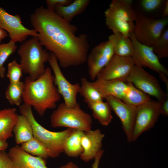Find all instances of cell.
Instances as JSON below:
<instances>
[{"label": "cell", "instance_id": "1", "mask_svg": "<svg viewBox=\"0 0 168 168\" xmlns=\"http://www.w3.org/2000/svg\"><path fill=\"white\" fill-rule=\"evenodd\" d=\"M30 21L41 44L54 54L61 67L77 66L86 62L90 47L88 37L84 33L77 35L76 26L43 6L31 14Z\"/></svg>", "mask_w": 168, "mask_h": 168}, {"label": "cell", "instance_id": "2", "mask_svg": "<svg viewBox=\"0 0 168 168\" xmlns=\"http://www.w3.org/2000/svg\"><path fill=\"white\" fill-rule=\"evenodd\" d=\"M24 82V103L33 107L40 116H43L48 110L56 108L61 96L54 84L50 68H46L37 79L32 80L28 77Z\"/></svg>", "mask_w": 168, "mask_h": 168}, {"label": "cell", "instance_id": "3", "mask_svg": "<svg viewBox=\"0 0 168 168\" xmlns=\"http://www.w3.org/2000/svg\"><path fill=\"white\" fill-rule=\"evenodd\" d=\"M18 54L23 72L32 80L41 77L45 72V64L48 62L50 53L44 49L37 37H32L20 46Z\"/></svg>", "mask_w": 168, "mask_h": 168}, {"label": "cell", "instance_id": "4", "mask_svg": "<svg viewBox=\"0 0 168 168\" xmlns=\"http://www.w3.org/2000/svg\"><path fill=\"white\" fill-rule=\"evenodd\" d=\"M19 110L21 114L26 117L30 123L34 137L41 142L47 149L49 157L56 158L63 152L65 141L73 129L67 128L59 132L49 131L36 120L30 105L24 103L19 106Z\"/></svg>", "mask_w": 168, "mask_h": 168}, {"label": "cell", "instance_id": "5", "mask_svg": "<svg viewBox=\"0 0 168 168\" xmlns=\"http://www.w3.org/2000/svg\"><path fill=\"white\" fill-rule=\"evenodd\" d=\"M92 122L91 115L83 110L78 103L73 107L61 103L50 116L52 127H66L84 132L91 129Z\"/></svg>", "mask_w": 168, "mask_h": 168}, {"label": "cell", "instance_id": "6", "mask_svg": "<svg viewBox=\"0 0 168 168\" xmlns=\"http://www.w3.org/2000/svg\"><path fill=\"white\" fill-rule=\"evenodd\" d=\"M133 33L142 44L152 46L163 32L168 23V18L153 19L140 14H136Z\"/></svg>", "mask_w": 168, "mask_h": 168}, {"label": "cell", "instance_id": "7", "mask_svg": "<svg viewBox=\"0 0 168 168\" xmlns=\"http://www.w3.org/2000/svg\"><path fill=\"white\" fill-rule=\"evenodd\" d=\"M160 107L159 102L151 99L136 107L131 142L136 141L142 133L154 127L161 114Z\"/></svg>", "mask_w": 168, "mask_h": 168}, {"label": "cell", "instance_id": "8", "mask_svg": "<svg viewBox=\"0 0 168 168\" xmlns=\"http://www.w3.org/2000/svg\"><path fill=\"white\" fill-rule=\"evenodd\" d=\"M126 81L132 83L149 96L155 97L160 103L168 97V94L162 90L158 79L140 65H135Z\"/></svg>", "mask_w": 168, "mask_h": 168}, {"label": "cell", "instance_id": "9", "mask_svg": "<svg viewBox=\"0 0 168 168\" xmlns=\"http://www.w3.org/2000/svg\"><path fill=\"white\" fill-rule=\"evenodd\" d=\"M50 54L48 62L54 73V84L65 105L69 107H74L78 103L77 97L79 93L80 84H72L68 81L62 73L55 55L52 52Z\"/></svg>", "mask_w": 168, "mask_h": 168}, {"label": "cell", "instance_id": "10", "mask_svg": "<svg viewBox=\"0 0 168 168\" xmlns=\"http://www.w3.org/2000/svg\"><path fill=\"white\" fill-rule=\"evenodd\" d=\"M0 27L8 32L10 41L15 43L24 42L29 36H39L34 29H28L22 24L19 15H11L0 6Z\"/></svg>", "mask_w": 168, "mask_h": 168}, {"label": "cell", "instance_id": "11", "mask_svg": "<svg viewBox=\"0 0 168 168\" xmlns=\"http://www.w3.org/2000/svg\"><path fill=\"white\" fill-rule=\"evenodd\" d=\"M133 45L134 52L132 58L135 65L148 67L159 74L168 76V69L160 62L152 48L139 42L133 32L130 37Z\"/></svg>", "mask_w": 168, "mask_h": 168}, {"label": "cell", "instance_id": "12", "mask_svg": "<svg viewBox=\"0 0 168 168\" xmlns=\"http://www.w3.org/2000/svg\"><path fill=\"white\" fill-rule=\"evenodd\" d=\"M135 65L132 57H122L114 55L98 73L96 79L126 82V79Z\"/></svg>", "mask_w": 168, "mask_h": 168}, {"label": "cell", "instance_id": "13", "mask_svg": "<svg viewBox=\"0 0 168 168\" xmlns=\"http://www.w3.org/2000/svg\"><path fill=\"white\" fill-rule=\"evenodd\" d=\"M114 55L110 42L108 40L95 46L88 54L86 61L88 75L92 80L105 67Z\"/></svg>", "mask_w": 168, "mask_h": 168}, {"label": "cell", "instance_id": "14", "mask_svg": "<svg viewBox=\"0 0 168 168\" xmlns=\"http://www.w3.org/2000/svg\"><path fill=\"white\" fill-rule=\"evenodd\" d=\"M112 110L120 119L127 141L131 142V137L136 115V107L126 104L112 96L106 97Z\"/></svg>", "mask_w": 168, "mask_h": 168}, {"label": "cell", "instance_id": "15", "mask_svg": "<svg viewBox=\"0 0 168 168\" xmlns=\"http://www.w3.org/2000/svg\"><path fill=\"white\" fill-rule=\"evenodd\" d=\"M104 134L97 129L84 132L81 138L83 151L80 157L85 162L94 159L102 149Z\"/></svg>", "mask_w": 168, "mask_h": 168}, {"label": "cell", "instance_id": "16", "mask_svg": "<svg viewBox=\"0 0 168 168\" xmlns=\"http://www.w3.org/2000/svg\"><path fill=\"white\" fill-rule=\"evenodd\" d=\"M7 153L14 168H48L45 159L28 153L18 145L11 148Z\"/></svg>", "mask_w": 168, "mask_h": 168}, {"label": "cell", "instance_id": "17", "mask_svg": "<svg viewBox=\"0 0 168 168\" xmlns=\"http://www.w3.org/2000/svg\"><path fill=\"white\" fill-rule=\"evenodd\" d=\"M103 99L112 96L123 100L128 88V83L119 80L97 79L91 82Z\"/></svg>", "mask_w": 168, "mask_h": 168}, {"label": "cell", "instance_id": "18", "mask_svg": "<svg viewBox=\"0 0 168 168\" xmlns=\"http://www.w3.org/2000/svg\"><path fill=\"white\" fill-rule=\"evenodd\" d=\"M132 3V0H113L105 12V16L133 22L136 13L133 8Z\"/></svg>", "mask_w": 168, "mask_h": 168}, {"label": "cell", "instance_id": "19", "mask_svg": "<svg viewBox=\"0 0 168 168\" xmlns=\"http://www.w3.org/2000/svg\"><path fill=\"white\" fill-rule=\"evenodd\" d=\"M90 2V0H75L66 6H56L53 10L58 15L70 23L74 17L85 11Z\"/></svg>", "mask_w": 168, "mask_h": 168}, {"label": "cell", "instance_id": "20", "mask_svg": "<svg viewBox=\"0 0 168 168\" xmlns=\"http://www.w3.org/2000/svg\"><path fill=\"white\" fill-rule=\"evenodd\" d=\"M15 108L0 110V139L7 141L13 136V129L18 115Z\"/></svg>", "mask_w": 168, "mask_h": 168}, {"label": "cell", "instance_id": "21", "mask_svg": "<svg viewBox=\"0 0 168 168\" xmlns=\"http://www.w3.org/2000/svg\"><path fill=\"white\" fill-rule=\"evenodd\" d=\"M111 43L114 55L122 57H132L134 52L132 41L130 38H127L118 33H113L108 37Z\"/></svg>", "mask_w": 168, "mask_h": 168}, {"label": "cell", "instance_id": "22", "mask_svg": "<svg viewBox=\"0 0 168 168\" xmlns=\"http://www.w3.org/2000/svg\"><path fill=\"white\" fill-rule=\"evenodd\" d=\"M13 132L17 145L21 144L34 137L33 129L30 123L26 117L22 114L18 115Z\"/></svg>", "mask_w": 168, "mask_h": 168}, {"label": "cell", "instance_id": "23", "mask_svg": "<svg viewBox=\"0 0 168 168\" xmlns=\"http://www.w3.org/2000/svg\"><path fill=\"white\" fill-rule=\"evenodd\" d=\"M84 131L79 129H72L65 141L63 152L68 156L77 157L83 151L81 138Z\"/></svg>", "mask_w": 168, "mask_h": 168}, {"label": "cell", "instance_id": "24", "mask_svg": "<svg viewBox=\"0 0 168 168\" xmlns=\"http://www.w3.org/2000/svg\"><path fill=\"white\" fill-rule=\"evenodd\" d=\"M87 105L92 111L93 117L101 125L107 126L110 124L113 117L111 108L107 102L102 101Z\"/></svg>", "mask_w": 168, "mask_h": 168}, {"label": "cell", "instance_id": "25", "mask_svg": "<svg viewBox=\"0 0 168 168\" xmlns=\"http://www.w3.org/2000/svg\"><path fill=\"white\" fill-rule=\"evenodd\" d=\"M105 16L106 26L113 33H119L124 36L130 38L133 32L134 24L133 22H128L108 16Z\"/></svg>", "mask_w": 168, "mask_h": 168}, {"label": "cell", "instance_id": "26", "mask_svg": "<svg viewBox=\"0 0 168 168\" xmlns=\"http://www.w3.org/2000/svg\"><path fill=\"white\" fill-rule=\"evenodd\" d=\"M128 88L125 97L122 101L136 107L151 99L150 96L138 89L132 83L127 82Z\"/></svg>", "mask_w": 168, "mask_h": 168}, {"label": "cell", "instance_id": "27", "mask_svg": "<svg viewBox=\"0 0 168 168\" xmlns=\"http://www.w3.org/2000/svg\"><path fill=\"white\" fill-rule=\"evenodd\" d=\"M79 93L83 97L87 105L103 101V98L99 92L93 86L91 82L85 77L81 79Z\"/></svg>", "mask_w": 168, "mask_h": 168}, {"label": "cell", "instance_id": "28", "mask_svg": "<svg viewBox=\"0 0 168 168\" xmlns=\"http://www.w3.org/2000/svg\"><path fill=\"white\" fill-rule=\"evenodd\" d=\"M21 147L28 153L46 159L49 157V151L45 146L40 140L34 137L21 144Z\"/></svg>", "mask_w": 168, "mask_h": 168}, {"label": "cell", "instance_id": "29", "mask_svg": "<svg viewBox=\"0 0 168 168\" xmlns=\"http://www.w3.org/2000/svg\"><path fill=\"white\" fill-rule=\"evenodd\" d=\"M24 88V82L10 83L5 91L6 97L12 105L19 106L23 101Z\"/></svg>", "mask_w": 168, "mask_h": 168}, {"label": "cell", "instance_id": "30", "mask_svg": "<svg viewBox=\"0 0 168 168\" xmlns=\"http://www.w3.org/2000/svg\"><path fill=\"white\" fill-rule=\"evenodd\" d=\"M17 47L16 43L10 41L7 43H0V77H5V69L4 64L8 58L16 51Z\"/></svg>", "mask_w": 168, "mask_h": 168}, {"label": "cell", "instance_id": "31", "mask_svg": "<svg viewBox=\"0 0 168 168\" xmlns=\"http://www.w3.org/2000/svg\"><path fill=\"white\" fill-rule=\"evenodd\" d=\"M159 58L168 57V29H166L151 46Z\"/></svg>", "mask_w": 168, "mask_h": 168}, {"label": "cell", "instance_id": "32", "mask_svg": "<svg viewBox=\"0 0 168 168\" xmlns=\"http://www.w3.org/2000/svg\"><path fill=\"white\" fill-rule=\"evenodd\" d=\"M7 77L10 83H16L21 81L23 70L21 65L14 60L8 64Z\"/></svg>", "mask_w": 168, "mask_h": 168}, {"label": "cell", "instance_id": "33", "mask_svg": "<svg viewBox=\"0 0 168 168\" xmlns=\"http://www.w3.org/2000/svg\"><path fill=\"white\" fill-rule=\"evenodd\" d=\"M162 0H142L141 4L142 8L147 12H151L159 8L163 3Z\"/></svg>", "mask_w": 168, "mask_h": 168}, {"label": "cell", "instance_id": "34", "mask_svg": "<svg viewBox=\"0 0 168 168\" xmlns=\"http://www.w3.org/2000/svg\"><path fill=\"white\" fill-rule=\"evenodd\" d=\"M0 168H14L13 162L5 150L0 151Z\"/></svg>", "mask_w": 168, "mask_h": 168}, {"label": "cell", "instance_id": "35", "mask_svg": "<svg viewBox=\"0 0 168 168\" xmlns=\"http://www.w3.org/2000/svg\"><path fill=\"white\" fill-rule=\"evenodd\" d=\"M73 1L72 0H47L46 2L47 8L53 10L56 6H66L71 3Z\"/></svg>", "mask_w": 168, "mask_h": 168}, {"label": "cell", "instance_id": "36", "mask_svg": "<svg viewBox=\"0 0 168 168\" xmlns=\"http://www.w3.org/2000/svg\"><path fill=\"white\" fill-rule=\"evenodd\" d=\"M160 110L161 114L166 116L168 115V97L162 102L161 103Z\"/></svg>", "mask_w": 168, "mask_h": 168}, {"label": "cell", "instance_id": "37", "mask_svg": "<svg viewBox=\"0 0 168 168\" xmlns=\"http://www.w3.org/2000/svg\"><path fill=\"white\" fill-rule=\"evenodd\" d=\"M104 152V151L102 149L97 154L94 159V161L92 166V168H99L100 160Z\"/></svg>", "mask_w": 168, "mask_h": 168}, {"label": "cell", "instance_id": "38", "mask_svg": "<svg viewBox=\"0 0 168 168\" xmlns=\"http://www.w3.org/2000/svg\"><path fill=\"white\" fill-rule=\"evenodd\" d=\"M159 76L160 78L166 84V92L168 93V79L167 76L164 73H161L159 74Z\"/></svg>", "mask_w": 168, "mask_h": 168}, {"label": "cell", "instance_id": "39", "mask_svg": "<svg viewBox=\"0 0 168 168\" xmlns=\"http://www.w3.org/2000/svg\"><path fill=\"white\" fill-rule=\"evenodd\" d=\"M59 168H79L72 161H70Z\"/></svg>", "mask_w": 168, "mask_h": 168}, {"label": "cell", "instance_id": "40", "mask_svg": "<svg viewBox=\"0 0 168 168\" xmlns=\"http://www.w3.org/2000/svg\"><path fill=\"white\" fill-rule=\"evenodd\" d=\"M8 145L7 141L0 139V151L6 150Z\"/></svg>", "mask_w": 168, "mask_h": 168}, {"label": "cell", "instance_id": "41", "mask_svg": "<svg viewBox=\"0 0 168 168\" xmlns=\"http://www.w3.org/2000/svg\"><path fill=\"white\" fill-rule=\"evenodd\" d=\"M7 36V32L0 27V43Z\"/></svg>", "mask_w": 168, "mask_h": 168}, {"label": "cell", "instance_id": "42", "mask_svg": "<svg viewBox=\"0 0 168 168\" xmlns=\"http://www.w3.org/2000/svg\"><path fill=\"white\" fill-rule=\"evenodd\" d=\"M165 7L162 13L163 18H166L168 15V1H166Z\"/></svg>", "mask_w": 168, "mask_h": 168}, {"label": "cell", "instance_id": "43", "mask_svg": "<svg viewBox=\"0 0 168 168\" xmlns=\"http://www.w3.org/2000/svg\"><path fill=\"white\" fill-rule=\"evenodd\" d=\"M0 78H1L0 77Z\"/></svg>", "mask_w": 168, "mask_h": 168}]
</instances>
